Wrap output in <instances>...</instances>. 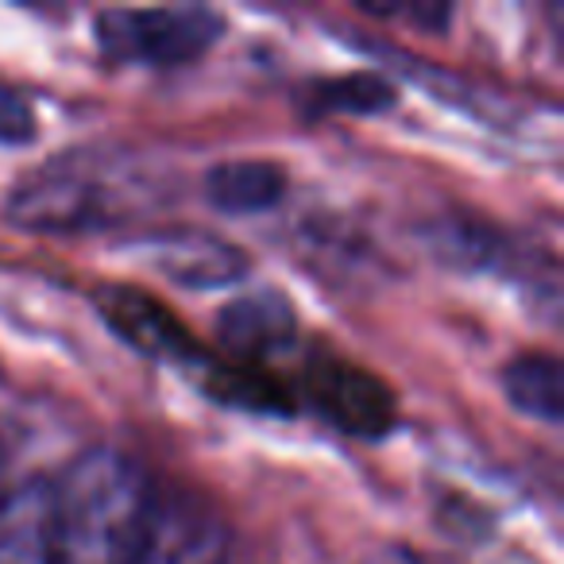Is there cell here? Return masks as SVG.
Wrapping results in <instances>:
<instances>
[{
  "mask_svg": "<svg viewBox=\"0 0 564 564\" xmlns=\"http://www.w3.org/2000/svg\"><path fill=\"white\" fill-rule=\"evenodd\" d=\"M0 564H55L51 549V484L24 479L0 507Z\"/></svg>",
  "mask_w": 564,
  "mask_h": 564,
  "instance_id": "8",
  "label": "cell"
},
{
  "mask_svg": "<svg viewBox=\"0 0 564 564\" xmlns=\"http://www.w3.org/2000/svg\"><path fill=\"white\" fill-rule=\"evenodd\" d=\"M159 197V182L117 151H63L17 182L4 220L24 232L82 236L124 225Z\"/></svg>",
  "mask_w": 564,
  "mask_h": 564,
  "instance_id": "2",
  "label": "cell"
},
{
  "mask_svg": "<svg viewBox=\"0 0 564 564\" xmlns=\"http://www.w3.org/2000/svg\"><path fill=\"white\" fill-rule=\"evenodd\" d=\"M97 310H101L105 325L117 333L124 345H132L135 352L151 356V360L178 364V368L194 371L202 364L205 348L197 345V337H189V329L155 299V294L128 286V282H112L97 291Z\"/></svg>",
  "mask_w": 564,
  "mask_h": 564,
  "instance_id": "5",
  "label": "cell"
},
{
  "mask_svg": "<svg viewBox=\"0 0 564 564\" xmlns=\"http://www.w3.org/2000/svg\"><path fill=\"white\" fill-rule=\"evenodd\" d=\"M317 105L329 112H356V117H371V112H387L399 94L387 78L379 74H348V78L325 82L317 86Z\"/></svg>",
  "mask_w": 564,
  "mask_h": 564,
  "instance_id": "12",
  "label": "cell"
},
{
  "mask_svg": "<svg viewBox=\"0 0 564 564\" xmlns=\"http://www.w3.org/2000/svg\"><path fill=\"white\" fill-rule=\"evenodd\" d=\"M225 20L213 9H105L94 17V43L109 63L174 70L217 47Z\"/></svg>",
  "mask_w": 564,
  "mask_h": 564,
  "instance_id": "3",
  "label": "cell"
},
{
  "mask_svg": "<svg viewBox=\"0 0 564 564\" xmlns=\"http://www.w3.org/2000/svg\"><path fill=\"white\" fill-rule=\"evenodd\" d=\"M205 202L228 217H256L286 197V171L271 159H225L205 171Z\"/></svg>",
  "mask_w": 564,
  "mask_h": 564,
  "instance_id": "9",
  "label": "cell"
},
{
  "mask_svg": "<svg viewBox=\"0 0 564 564\" xmlns=\"http://www.w3.org/2000/svg\"><path fill=\"white\" fill-rule=\"evenodd\" d=\"M302 391L306 402L333 425V430L348 433V437L376 441L387 437L399 422V399L364 364L337 356L329 348L314 352L306 360V376H302Z\"/></svg>",
  "mask_w": 564,
  "mask_h": 564,
  "instance_id": "4",
  "label": "cell"
},
{
  "mask_svg": "<svg viewBox=\"0 0 564 564\" xmlns=\"http://www.w3.org/2000/svg\"><path fill=\"white\" fill-rule=\"evenodd\" d=\"M502 394L518 414L533 417V422H561L564 410V387H561V360L549 352H525L510 360L499 376Z\"/></svg>",
  "mask_w": 564,
  "mask_h": 564,
  "instance_id": "10",
  "label": "cell"
},
{
  "mask_svg": "<svg viewBox=\"0 0 564 564\" xmlns=\"http://www.w3.org/2000/svg\"><path fill=\"white\" fill-rule=\"evenodd\" d=\"M220 530L197 510H171L159 507L155 538L143 556V564H217Z\"/></svg>",
  "mask_w": 564,
  "mask_h": 564,
  "instance_id": "11",
  "label": "cell"
},
{
  "mask_svg": "<svg viewBox=\"0 0 564 564\" xmlns=\"http://www.w3.org/2000/svg\"><path fill=\"white\" fill-rule=\"evenodd\" d=\"M4 495H9V464H4V448H0V507H4Z\"/></svg>",
  "mask_w": 564,
  "mask_h": 564,
  "instance_id": "14",
  "label": "cell"
},
{
  "mask_svg": "<svg viewBox=\"0 0 564 564\" xmlns=\"http://www.w3.org/2000/svg\"><path fill=\"white\" fill-rule=\"evenodd\" d=\"M299 337L294 306L274 291H256L232 299L217 314V340L225 345V360L263 368L271 356L286 352Z\"/></svg>",
  "mask_w": 564,
  "mask_h": 564,
  "instance_id": "7",
  "label": "cell"
},
{
  "mask_svg": "<svg viewBox=\"0 0 564 564\" xmlns=\"http://www.w3.org/2000/svg\"><path fill=\"white\" fill-rule=\"evenodd\" d=\"M135 256L151 271L163 274V279L178 282V286H194V291H213V286L240 282L243 271H248V256L236 243L205 232V228H163V232H148L135 243Z\"/></svg>",
  "mask_w": 564,
  "mask_h": 564,
  "instance_id": "6",
  "label": "cell"
},
{
  "mask_svg": "<svg viewBox=\"0 0 564 564\" xmlns=\"http://www.w3.org/2000/svg\"><path fill=\"white\" fill-rule=\"evenodd\" d=\"M40 135V117L24 89L0 82V148H24Z\"/></svg>",
  "mask_w": 564,
  "mask_h": 564,
  "instance_id": "13",
  "label": "cell"
},
{
  "mask_svg": "<svg viewBox=\"0 0 564 564\" xmlns=\"http://www.w3.org/2000/svg\"><path fill=\"white\" fill-rule=\"evenodd\" d=\"M159 499L148 468L117 445H94L51 484L55 564H143Z\"/></svg>",
  "mask_w": 564,
  "mask_h": 564,
  "instance_id": "1",
  "label": "cell"
}]
</instances>
